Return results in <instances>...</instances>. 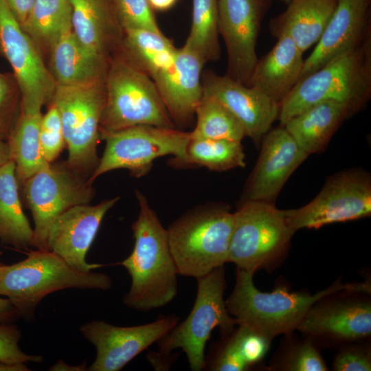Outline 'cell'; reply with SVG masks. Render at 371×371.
Instances as JSON below:
<instances>
[{
	"label": "cell",
	"mask_w": 371,
	"mask_h": 371,
	"mask_svg": "<svg viewBox=\"0 0 371 371\" xmlns=\"http://www.w3.org/2000/svg\"><path fill=\"white\" fill-rule=\"evenodd\" d=\"M118 200L117 196L94 205H78L62 213L49 229L47 249L81 272L102 267L101 264L88 263L86 256L105 214Z\"/></svg>",
	"instance_id": "e0dca14e"
},
{
	"label": "cell",
	"mask_w": 371,
	"mask_h": 371,
	"mask_svg": "<svg viewBox=\"0 0 371 371\" xmlns=\"http://www.w3.org/2000/svg\"><path fill=\"white\" fill-rule=\"evenodd\" d=\"M151 8L157 10H166L172 8L177 0H148Z\"/></svg>",
	"instance_id": "bcb514c9"
},
{
	"label": "cell",
	"mask_w": 371,
	"mask_h": 371,
	"mask_svg": "<svg viewBox=\"0 0 371 371\" xmlns=\"http://www.w3.org/2000/svg\"><path fill=\"white\" fill-rule=\"evenodd\" d=\"M86 368V362H83L78 366H70L61 360H58L54 365L51 366L49 370L52 371H84L87 370Z\"/></svg>",
	"instance_id": "ee69618b"
},
{
	"label": "cell",
	"mask_w": 371,
	"mask_h": 371,
	"mask_svg": "<svg viewBox=\"0 0 371 371\" xmlns=\"http://www.w3.org/2000/svg\"><path fill=\"white\" fill-rule=\"evenodd\" d=\"M333 370L335 371L371 370L370 352L360 346L343 348L335 356Z\"/></svg>",
	"instance_id": "60d3db41"
},
{
	"label": "cell",
	"mask_w": 371,
	"mask_h": 371,
	"mask_svg": "<svg viewBox=\"0 0 371 371\" xmlns=\"http://www.w3.org/2000/svg\"><path fill=\"white\" fill-rule=\"evenodd\" d=\"M254 273L236 268L235 284L225 304L238 325L270 341L279 335L297 330L310 308L325 297L341 291H370L368 282L342 284L338 280L314 295L291 292L282 286L269 293L262 292L254 285Z\"/></svg>",
	"instance_id": "7a4b0ae2"
},
{
	"label": "cell",
	"mask_w": 371,
	"mask_h": 371,
	"mask_svg": "<svg viewBox=\"0 0 371 371\" xmlns=\"http://www.w3.org/2000/svg\"><path fill=\"white\" fill-rule=\"evenodd\" d=\"M234 333L240 355L249 368L262 359L269 349V340L243 326L238 325Z\"/></svg>",
	"instance_id": "ab89813d"
},
{
	"label": "cell",
	"mask_w": 371,
	"mask_h": 371,
	"mask_svg": "<svg viewBox=\"0 0 371 371\" xmlns=\"http://www.w3.org/2000/svg\"><path fill=\"white\" fill-rule=\"evenodd\" d=\"M49 50V69L56 85H75L104 78L106 58L86 49L71 29L61 34Z\"/></svg>",
	"instance_id": "d4e9b609"
},
{
	"label": "cell",
	"mask_w": 371,
	"mask_h": 371,
	"mask_svg": "<svg viewBox=\"0 0 371 371\" xmlns=\"http://www.w3.org/2000/svg\"><path fill=\"white\" fill-rule=\"evenodd\" d=\"M336 5L337 0H291L269 27L276 37L289 36L304 53L319 41Z\"/></svg>",
	"instance_id": "cb8c5ba5"
},
{
	"label": "cell",
	"mask_w": 371,
	"mask_h": 371,
	"mask_svg": "<svg viewBox=\"0 0 371 371\" xmlns=\"http://www.w3.org/2000/svg\"><path fill=\"white\" fill-rule=\"evenodd\" d=\"M234 213L228 262L254 273L286 252L293 235L283 210L274 203L245 201Z\"/></svg>",
	"instance_id": "9c48e42d"
},
{
	"label": "cell",
	"mask_w": 371,
	"mask_h": 371,
	"mask_svg": "<svg viewBox=\"0 0 371 371\" xmlns=\"http://www.w3.org/2000/svg\"><path fill=\"white\" fill-rule=\"evenodd\" d=\"M175 315H161L138 326H117L104 321L82 324L80 331L96 349L89 371H119L139 353L170 332L178 323Z\"/></svg>",
	"instance_id": "5bb4252c"
},
{
	"label": "cell",
	"mask_w": 371,
	"mask_h": 371,
	"mask_svg": "<svg viewBox=\"0 0 371 371\" xmlns=\"http://www.w3.org/2000/svg\"><path fill=\"white\" fill-rule=\"evenodd\" d=\"M273 48L258 61L247 86L254 87L280 104L299 80L303 52L286 34L276 37Z\"/></svg>",
	"instance_id": "7402d4cb"
},
{
	"label": "cell",
	"mask_w": 371,
	"mask_h": 371,
	"mask_svg": "<svg viewBox=\"0 0 371 371\" xmlns=\"http://www.w3.org/2000/svg\"><path fill=\"white\" fill-rule=\"evenodd\" d=\"M18 317L19 313L11 301L0 295V324L10 323Z\"/></svg>",
	"instance_id": "7bdbcfd3"
},
{
	"label": "cell",
	"mask_w": 371,
	"mask_h": 371,
	"mask_svg": "<svg viewBox=\"0 0 371 371\" xmlns=\"http://www.w3.org/2000/svg\"><path fill=\"white\" fill-rule=\"evenodd\" d=\"M36 0H5L10 11L22 26Z\"/></svg>",
	"instance_id": "b9f144b4"
},
{
	"label": "cell",
	"mask_w": 371,
	"mask_h": 371,
	"mask_svg": "<svg viewBox=\"0 0 371 371\" xmlns=\"http://www.w3.org/2000/svg\"><path fill=\"white\" fill-rule=\"evenodd\" d=\"M295 233L302 228L353 221L371 214V179L363 170H348L326 180L319 194L308 204L283 210Z\"/></svg>",
	"instance_id": "7c38bea8"
},
{
	"label": "cell",
	"mask_w": 371,
	"mask_h": 371,
	"mask_svg": "<svg viewBox=\"0 0 371 371\" xmlns=\"http://www.w3.org/2000/svg\"><path fill=\"white\" fill-rule=\"evenodd\" d=\"M223 339L212 346L205 357L204 369L213 371H245L249 368L242 358L238 348L234 330L222 336Z\"/></svg>",
	"instance_id": "8d00e7d4"
},
{
	"label": "cell",
	"mask_w": 371,
	"mask_h": 371,
	"mask_svg": "<svg viewBox=\"0 0 371 371\" xmlns=\"http://www.w3.org/2000/svg\"><path fill=\"white\" fill-rule=\"evenodd\" d=\"M245 157L241 142L190 136L184 158L178 166H203L220 172L245 167Z\"/></svg>",
	"instance_id": "4dcf8cb0"
},
{
	"label": "cell",
	"mask_w": 371,
	"mask_h": 371,
	"mask_svg": "<svg viewBox=\"0 0 371 371\" xmlns=\"http://www.w3.org/2000/svg\"><path fill=\"white\" fill-rule=\"evenodd\" d=\"M104 85L100 135L137 125L175 128L154 81L129 60L112 62Z\"/></svg>",
	"instance_id": "8992f818"
},
{
	"label": "cell",
	"mask_w": 371,
	"mask_h": 371,
	"mask_svg": "<svg viewBox=\"0 0 371 371\" xmlns=\"http://www.w3.org/2000/svg\"><path fill=\"white\" fill-rule=\"evenodd\" d=\"M260 144L259 157L240 203H274L288 179L308 156L283 126L269 131Z\"/></svg>",
	"instance_id": "2e32d148"
},
{
	"label": "cell",
	"mask_w": 371,
	"mask_h": 371,
	"mask_svg": "<svg viewBox=\"0 0 371 371\" xmlns=\"http://www.w3.org/2000/svg\"><path fill=\"white\" fill-rule=\"evenodd\" d=\"M21 337V331L16 325L0 324V361L7 363L43 362L41 355H28L20 348Z\"/></svg>",
	"instance_id": "f35d334b"
},
{
	"label": "cell",
	"mask_w": 371,
	"mask_h": 371,
	"mask_svg": "<svg viewBox=\"0 0 371 371\" xmlns=\"http://www.w3.org/2000/svg\"><path fill=\"white\" fill-rule=\"evenodd\" d=\"M34 230L24 214L14 162L0 167V240L18 249L32 247Z\"/></svg>",
	"instance_id": "4316f807"
},
{
	"label": "cell",
	"mask_w": 371,
	"mask_h": 371,
	"mask_svg": "<svg viewBox=\"0 0 371 371\" xmlns=\"http://www.w3.org/2000/svg\"><path fill=\"white\" fill-rule=\"evenodd\" d=\"M202 84L203 93L223 103L241 122L245 136L259 146L278 117L279 104L257 89L227 75L207 73Z\"/></svg>",
	"instance_id": "ac0fdd59"
},
{
	"label": "cell",
	"mask_w": 371,
	"mask_h": 371,
	"mask_svg": "<svg viewBox=\"0 0 371 371\" xmlns=\"http://www.w3.org/2000/svg\"><path fill=\"white\" fill-rule=\"evenodd\" d=\"M281 370L289 371H326L328 367L311 341L306 340L293 346L284 359Z\"/></svg>",
	"instance_id": "74e56055"
},
{
	"label": "cell",
	"mask_w": 371,
	"mask_h": 371,
	"mask_svg": "<svg viewBox=\"0 0 371 371\" xmlns=\"http://www.w3.org/2000/svg\"><path fill=\"white\" fill-rule=\"evenodd\" d=\"M105 99L102 79L75 85H56L50 102L56 106L60 116L68 150L66 163L89 179L100 160L97 147Z\"/></svg>",
	"instance_id": "52a82bcc"
},
{
	"label": "cell",
	"mask_w": 371,
	"mask_h": 371,
	"mask_svg": "<svg viewBox=\"0 0 371 371\" xmlns=\"http://www.w3.org/2000/svg\"><path fill=\"white\" fill-rule=\"evenodd\" d=\"M117 21L123 30H148L159 32L148 0H111Z\"/></svg>",
	"instance_id": "836d02e7"
},
{
	"label": "cell",
	"mask_w": 371,
	"mask_h": 371,
	"mask_svg": "<svg viewBox=\"0 0 371 371\" xmlns=\"http://www.w3.org/2000/svg\"><path fill=\"white\" fill-rule=\"evenodd\" d=\"M41 111L20 109L8 142L10 159L14 162L19 183H23L43 168L47 163L44 159L40 144Z\"/></svg>",
	"instance_id": "83f0119b"
},
{
	"label": "cell",
	"mask_w": 371,
	"mask_h": 371,
	"mask_svg": "<svg viewBox=\"0 0 371 371\" xmlns=\"http://www.w3.org/2000/svg\"><path fill=\"white\" fill-rule=\"evenodd\" d=\"M205 63L183 45L177 49L172 65L152 78L173 122L186 124L195 115L203 95L201 71Z\"/></svg>",
	"instance_id": "ffe728a7"
},
{
	"label": "cell",
	"mask_w": 371,
	"mask_h": 371,
	"mask_svg": "<svg viewBox=\"0 0 371 371\" xmlns=\"http://www.w3.org/2000/svg\"><path fill=\"white\" fill-rule=\"evenodd\" d=\"M125 45L129 60L151 78L173 63L177 48L161 32L148 30H125Z\"/></svg>",
	"instance_id": "f1b7e54d"
},
{
	"label": "cell",
	"mask_w": 371,
	"mask_h": 371,
	"mask_svg": "<svg viewBox=\"0 0 371 371\" xmlns=\"http://www.w3.org/2000/svg\"><path fill=\"white\" fill-rule=\"evenodd\" d=\"M0 49L10 63L21 93V109L41 111L52 102L56 84L39 49L0 0Z\"/></svg>",
	"instance_id": "4fadbf2b"
},
{
	"label": "cell",
	"mask_w": 371,
	"mask_h": 371,
	"mask_svg": "<svg viewBox=\"0 0 371 371\" xmlns=\"http://www.w3.org/2000/svg\"><path fill=\"white\" fill-rule=\"evenodd\" d=\"M281 1H283L284 2L288 4L291 0H281Z\"/></svg>",
	"instance_id": "681fc988"
},
{
	"label": "cell",
	"mask_w": 371,
	"mask_h": 371,
	"mask_svg": "<svg viewBox=\"0 0 371 371\" xmlns=\"http://www.w3.org/2000/svg\"><path fill=\"white\" fill-rule=\"evenodd\" d=\"M21 109V93L13 74L0 72V139L8 141Z\"/></svg>",
	"instance_id": "e575fe53"
},
{
	"label": "cell",
	"mask_w": 371,
	"mask_h": 371,
	"mask_svg": "<svg viewBox=\"0 0 371 371\" xmlns=\"http://www.w3.org/2000/svg\"><path fill=\"white\" fill-rule=\"evenodd\" d=\"M70 2L71 30L74 35L89 51L106 58L113 30L117 23L111 0H70Z\"/></svg>",
	"instance_id": "484cf974"
},
{
	"label": "cell",
	"mask_w": 371,
	"mask_h": 371,
	"mask_svg": "<svg viewBox=\"0 0 371 371\" xmlns=\"http://www.w3.org/2000/svg\"><path fill=\"white\" fill-rule=\"evenodd\" d=\"M355 113L345 103L326 100L304 110L283 127L309 155L323 150L341 124Z\"/></svg>",
	"instance_id": "603a6c76"
},
{
	"label": "cell",
	"mask_w": 371,
	"mask_h": 371,
	"mask_svg": "<svg viewBox=\"0 0 371 371\" xmlns=\"http://www.w3.org/2000/svg\"><path fill=\"white\" fill-rule=\"evenodd\" d=\"M26 363H7L0 361V371H29Z\"/></svg>",
	"instance_id": "7dc6e473"
},
{
	"label": "cell",
	"mask_w": 371,
	"mask_h": 371,
	"mask_svg": "<svg viewBox=\"0 0 371 371\" xmlns=\"http://www.w3.org/2000/svg\"><path fill=\"white\" fill-rule=\"evenodd\" d=\"M234 213L224 204L194 208L167 230L179 275L198 278L228 262Z\"/></svg>",
	"instance_id": "5b68a950"
},
{
	"label": "cell",
	"mask_w": 371,
	"mask_h": 371,
	"mask_svg": "<svg viewBox=\"0 0 371 371\" xmlns=\"http://www.w3.org/2000/svg\"><path fill=\"white\" fill-rule=\"evenodd\" d=\"M6 265H3L2 263H0V278L4 271L5 267Z\"/></svg>",
	"instance_id": "c3c4849f"
},
{
	"label": "cell",
	"mask_w": 371,
	"mask_h": 371,
	"mask_svg": "<svg viewBox=\"0 0 371 371\" xmlns=\"http://www.w3.org/2000/svg\"><path fill=\"white\" fill-rule=\"evenodd\" d=\"M39 137L44 159L47 163H53L66 146L60 116L53 103L42 115Z\"/></svg>",
	"instance_id": "d590c367"
},
{
	"label": "cell",
	"mask_w": 371,
	"mask_h": 371,
	"mask_svg": "<svg viewBox=\"0 0 371 371\" xmlns=\"http://www.w3.org/2000/svg\"><path fill=\"white\" fill-rule=\"evenodd\" d=\"M197 290L194 306L187 318L177 324L157 343L159 353L170 355L181 348L193 371L204 370L205 348L212 331L216 327L222 336L230 333L237 324L227 311L223 294L226 287L224 265L196 278Z\"/></svg>",
	"instance_id": "ba28073f"
},
{
	"label": "cell",
	"mask_w": 371,
	"mask_h": 371,
	"mask_svg": "<svg viewBox=\"0 0 371 371\" xmlns=\"http://www.w3.org/2000/svg\"><path fill=\"white\" fill-rule=\"evenodd\" d=\"M192 137L241 142L245 129L238 119L218 100L203 93L196 111Z\"/></svg>",
	"instance_id": "1f68e13d"
},
{
	"label": "cell",
	"mask_w": 371,
	"mask_h": 371,
	"mask_svg": "<svg viewBox=\"0 0 371 371\" xmlns=\"http://www.w3.org/2000/svg\"><path fill=\"white\" fill-rule=\"evenodd\" d=\"M218 0H192L190 32L184 46L206 63L220 57Z\"/></svg>",
	"instance_id": "d6a6232c"
},
{
	"label": "cell",
	"mask_w": 371,
	"mask_h": 371,
	"mask_svg": "<svg viewBox=\"0 0 371 371\" xmlns=\"http://www.w3.org/2000/svg\"><path fill=\"white\" fill-rule=\"evenodd\" d=\"M106 145L99 163L90 177L93 182L100 175L117 169H126L134 177L146 175L157 158L172 155L171 164L178 166L183 159L190 132L175 128L137 125L102 133Z\"/></svg>",
	"instance_id": "30bf717a"
},
{
	"label": "cell",
	"mask_w": 371,
	"mask_h": 371,
	"mask_svg": "<svg viewBox=\"0 0 371 371\" xmlns=\"http://www.w3.org/2000/svg\"><path fill=\"white\" fill-rule=\"evenodd\" d=\"M315 304L307 312L297 330L312 335L346 341L370 335V302L345 301Z\"/></svg>",
	"instance_id": "44dd1931"
},
{
	"label": "cell",
	"mask_w": 371,
	"mask_h": 371,
	"mask_svg": "<svg viewBox=\"0 0 371 371\" xmlns=\"http://www.w3.org/2000/svg\"><path fill=\"white\" fill-rule=\"evenodd\" d=\"M111 286L105 273L77 271L56 254L36 249L24 260L5 265L0 295L11 301L20 317L32 321L37 305L49 293L71 288L106 291Z\"/></svg>",
	"instance_id": "277c9868"
},
{
	"label": "cell",
	"mask_w": 371,
	"mask_h": 371,
	"mask_svg": "<svg viewBox=\"0 0 371 371\" xmlns=\"http://www.w3.org/2000/svg\"><path fill=\"white\" fill-rule=\"evenodd\" d=\"M269 0H218V32L228 56L226 74L247 85L258 61L256 41Z\"/></svg>",
	"instance_id": "9a60e30c"
},
{
	"label": "cell",
	"mask_w": 371,
	"mask_h": 371,
	"mask_svg": "<svg viewBox=\"0 0 371 371\" xmlns=\"http://www.w3.org/2000/svg\"><path fill=\"white\" fill-rule=\"evenodd\" d=\"M10 159L9 144L8 141L0 139V167Z\"/></svg>",
	"instance_id": "f6af8a7d"
},
{
	"label": "cell",
	"mask_w": 371,
	"mask_h": 371,
	"mask_svg": "<svg viewBox=\"0 0 371 371\" xmlns=\"http://www.w3.org/2000/svg\"><path fill=\"white\" fill-rule=\"evenodd\" d=\"M92 184L65 161L47 164L23 183L24 197L34 221L32 247L47 250V238L53 221L74 206L90 204L95 193Z\"/></svg>",
	"instance_id": "8fae6325"
},
{
	"label": "cell",
	"mask_w": 371,
	"mask_h": 371,
	"mask_svg": "<svg viewBox=\"0 0 371 371\" xmlns=\"http://www.w3.org/2000/svg\"><path fill=\"white\" fill-rule=\"evenodd\" d=\"M139 214L131 228L134 247L120 265L131 278L123 303L129 308L148 312L171 302L177 293V268L165 229L145 196L136 190Z\"/></svg>",
	"instance_id": "6da1fadb"
},
{
	"label": "cell",
	"mask_w": 371,
	"mask_h": 371,
	"mask_svg": "<svg viewBox=\"0 0 371 371\" xmlns=\"http://www.w3.org/2000/svg\"><path fill=\"white\" fill-rule=\"evenodd\" d=\"M71 12L70 0H36L21 27L37 47L50 49L61 34L71 29Z\"/></svg>",
	"instance_id": "f546056e"
},
{
	"label": "cell",
	"mask_w": 371,
	"mask_h": 371,
	"mask_svg": "<svg viewBox=\"0 0 371 371\" xmlns=\"http://www.w3.org/2000/svg\"><path fill=\"white\" fill-rule=\"evenodd\" d=\"M371 97V36L297 82L279 106L281 126L309 106L326 100L349 105L357 113Z\"/></svg>",
	"instance_id": "3957f363"
},
{
	"label": "cell",
	"mask_w": 371,
	"mask_h": 371,
	"mask_svg": "<svg viewBox=\"0 0 371 371\" xmlns=\"http://www.w3.org/2000/svg\"><path fill=\"white\" fill-rule=\"evenodd\" d=\"M370 4L371 0H337L322 37L304 60L299 80L371 36Z\"/></svg>",
	"instance_id": "d6986e66"
}]
</instances>
